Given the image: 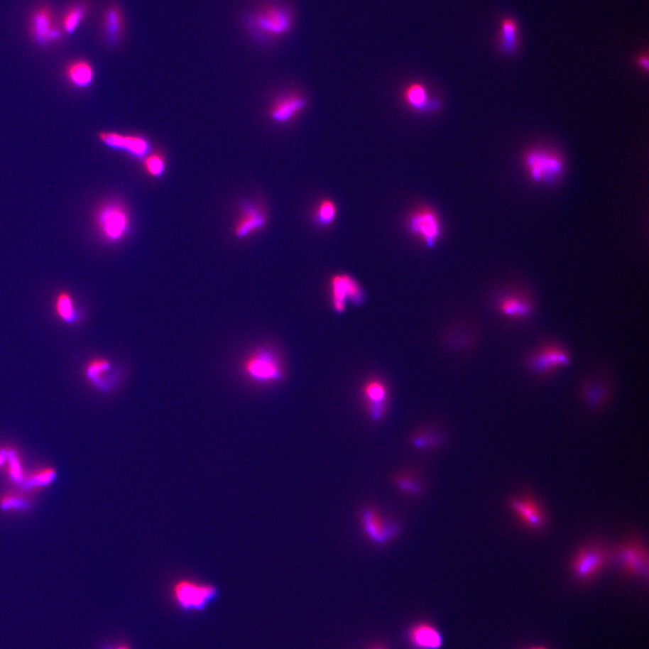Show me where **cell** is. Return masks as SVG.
<instances>
[{
	"label": "cell",
	"mask_w": 649,
	"mask_h": 649,
	"mask_svg": "<svg viewBox=\"0 0 649 649\" xmlns=\"http://www.w3.org/2000/svg\"><path fill=\"white\" fill-rule=\"evenodd\" d=\"M105 649H131V648H130L129 647V645H127L122 644V645H113V647H112V645H109V647H107Z\"/></svg>",
	"instance_id": "obj_36"
},
{
	"label": "cell",
	"mask_w": 649,
	"mask_h": 649,
	"mask_svg": "<svg viewBox=\"0 0 649 649\" xmlns=\"http://www.w3.org/2000/svg\"><path fill=\"white\" fill-rule=\"evenodd\" d=\"M126 29V18L118 4H110L102 13L100 30L103 39L109 45L115 46L121 41Z\"/></svg>",
	"instance_id": "obj_16"
},
{
	"label": "cell",
	"mask_w": 649,
	"mask_h": 649,
	"mask_svg": "<svg viewBox=\"0 0 649 649\" xmlns=\"http://www.w3.org/2000/svg\"><path fill=\"white\" fill-rule=\"evenodd\" d=\"M55 312L60 320L67 324H75L82 319L71 293L63 290L57 294L55 300Z\"/></svg>",
	"instance_id": "obj_23"
},
{
	"label": "cell",
	"mask_w": 649,
	"mask_h": 649,
	"mask_svg": "<svg viewBox=\"0 0 649 649\" xmlns=\"http://www.w3.org/2000/svg\"><path fill=\"white\" fill-rule=\"evenodd\" d=\"M336 204L330 200H323L317 204L313 213V222L320 227L330 226L337 217Z\"/></svg>",
	"instance_id": "obj_27"
},
{
	"label": "cell",
	"mask_w": 649,
	"mask_h": 649,
	"mask_svg": "<svg viewBox=\"0 0 649 649\" xmlns=\"http://www.w3.org/2000/svg\"><path fill=\"white\" fill-rule=\"evenodd\" d=\"M403 99L405 103L418 113L433 112L441 107L440 100L431 99L427 87L420 82L408 85L404 89Z\"/></svg>",
	"instance_id": "obj_19"
},
{
	"label": "cell",
	"mask_w": 649,
	"mask_h": 649,
	"mask_svg": "<svg viewBox=\"0 0 649 649\" xmlns=\"http://www.w3.org/2000/svg\"><path fill=\"white\" fill-rule=\"evenodd\" d=\"M611 557V553L606 547L600 543L585 545L577 552L572 564L573 571L578 579L588 580L599 573Z\"/></svg>",
	"instance_id": "obj_6"
},
{
	"label": "cell",
	"mask_w": 649,
	"mask_h": 649,
	"mask_svg": "<svg viewBox=\"0 0 649 649\" xmlns=\"http://www.w3.org/2000/svg\"><path fill=\"white\" fill-rule=\"evenodd\" d=\"M63 33L50 6L43 5L33 10L29 18V35L38 45L45 46L59 42Z\"/></svg>",
	"instance_id": "obj_5"
},
{
	"label": "cell",
	"mask_w": 649,
	"mask_h": 649,
	"mask_svg": "<svg viewBox=\"0 0 649 649\" xmlns=\"http://www.w3.org/2000/svg\"><path fill=\"white\" fill-rule=\"evenodd\" d=\"M611 555L615 562L628 573L647 577L648 554L640 542H627L616 548Z\"/></svg>",
	"instance_id": "obj_11"
},
{
	"label": "cell",
	"mask_w": 649,
	"mask_h": 649,
	"mask_svg": "<svg viewBox=\"0 0 649 649\" xmlns=\"http://www.w3.org/2000/svg\"><path fill=\"white\" fill-rule=\"evenodd\" d=\"M3 467L5 468L6 474L10 480L18 484H24L26 473L23 467L21 458L16 451L10 450L8 459Z\"/></svg>",
	"instance_id": "obj_29"
},
{
	"label": "cell",
	"mask_w": 649,
	"mask_h": 649,
	"mask_svg": "<svg viewBox=\"0 0 649 649\" xmlns=\"http://www.w3.org/2000/svg\"><path fill=\"white\" fill-rule=\"evenodd\" d=\"M143 170L153 178H160L166 173V157L159 152H151L142 160Z\"/></svg>",
	"instance_id": "obj_28"
},
{
	"label": "cell",
	"mask_w": 649,
	"mask_h": 649,
	"mask_svg": "<svg viewBox=\"0 0 649 649\" xmlns=\"http://www.w3.org/2000/svg\"><path fill=\"white\" fill-rule=\"evenodd\" d=\"M94 222L100 237L112 245L121 242L132 230L129 209L116 200H108L97 209Z\"/></svg>",
	"instance_id": "obj_2"
},
{
	"label": "cell",
	"mask_w": 649,
	"mask_h": 649,
	"mask_svg": "<svg viewBox=\"0 0 649 649\" xmlns=\"http://www.w3.org/2000/svg\"><path fill=\"white\" fill-rule=\"evenodd\" d=\"M173 597L184 611H203L217 597L219 591L213 584L180 579L172 589Z\"/></svg>",
	"instance_id": "obj_4"
},
{
	"label": "cell",
	"mask_w": 649,
	"mask_h": 649,
	"mask_svg": "<svg viewBox=\"0 0 649 649\" xmlns=\"http://www.w3.org/2000/svg\"><path fill=\"white\" fill-rule=\"evenodd\" d=\"M441 442V437L431 433H421L414 438L415 446L418 447H432Z\"/></svg>",
	"instance_id": "obj_33"
},
{
	"label": "cell",
	"mask_w": 649,
	"mask_h": 649,
	"mask_svg": "<svg viewBox=\"0 0 649 649\" xmlns=\"http://www.w3.org/2000/svg\"><path fill=\"white\" fill-rule=\"evenodd\" d=\"M410 641L419 649H438L442 637L436 628L427 623H420L411 628Z\"/></svg>",
	"instance_id": "obj_22"
},
{
	"label": "cell",
	"mask_w": 649,
	"mask_h": 649,
	"mask_svg": "<svg viewBox=\"0 0 649 649\" xmlns=\"http://www.w3.org/2000/svg\"><path fill=\"white\" fill-rule=\"evenodd\" d=\"M525 162L532 179L536 182L553 180L563 170V162L560 157L547 151H532L528 153Z\"/></svg>",
	"instance_id": "obj_10"
},
{
	"label": "cell",
	"mask_w": 649,
	"mask_h": 649,
	"mask_svg": "<svg viewBox=\"0 0 649 649\" xmlns=\"http://www.w3.org/2000/svg\"><path fill=\"white\" fill-rule=\"evenodd\" d=\"M84 376L96 390L109 393L116 389L121 373L113 366L111 361L105 357H95L86 364Z\"/></svg>",
	"instance_id": "obj_8"
},
{
	"label": "cell",
	"mask_w": 649,
	"mask_h": 649,
	"mask_svg": "<svg viewBox=\"0 0 649 649\" xmlns=\"http://www.w3.org/2000/svg\"><path fill=\"white\" fill-rule=\"evenodd\" d=\"M55 471L52 467H45L26 474L24 484L28 487H43L52 483L55 478Z\"/></svg>",
	"instance_id": "obj_30"
},
{
	"label": "cell",
	"mask_w": 649,
	"mask_h": 649,
	"mask_svg": "<svg viewBox=\"0 0 649 649\" xmlns=\"http://www.w3.org/2000/svg\"><path fill=\"white\" fill-rule=\"evenodd\" d=\"M293 24L292 10L277 3L260 6L245 19L247 32L261 42L283 38L292 31Z\"/></svg>",
	"instance_id": "obj_1"
},
{
	"label": "cell",
	"mask_w": 649,
	"mask_h": 649,
	"mask_svg": "<svg viewBox=\"0 0 649 649\" xmlns=\"http://www.w3.org/2000/svg\"><path fill=\"white\" fill-rule=\"evenodd\" d=\"M361 523L368 538L377 545L387 543L399 533V528L396 524L386 520L372 508L362 511Z\"/></svg>",
	"instance_id": "obj_14"
},
{
	"label": "cell",
	"mask_w": 649,
	"mask_h": 649,
	"mask_svg": "<svg viewBox=\"0 0 649 649\" xmlns=\"http://www.w3.org/2000/svg\"><path fill=\"white\" fill-rule=\"evenodd\" d=\"M532 649H543V648H532Z\"/></svg>",
	"instance_id": "obj_38"
},
{
	"label": "cell",
	"mask_w": 649,
	"mask_h": 649,
	"mask_svg": "<svg viewBox=\"0 0 649 649\" xmlns=\"http://www.w3.org/2000/svg\"><path fill=\"white\" fill-rule=\"evenodd\" d=\"M89 6L86 3L80 2L73 4L66 10L62 20V28L65 33L71 35L78 29L79 26L88 15Z\"/></svg>",
	"instance_id": "obj_26"
},
{
	"label": "cell",
	"mask_w": 649,
	"mask_h": 649,
	"mask_svg": "<svg viewBox=\"0 0 649 649\" xmlns=\"http://www.w3.org/2000/svg\"><path fill=\"white\" fill-rule=\"evenodd\" d=\"M408 230L423 241L428 247H434L442 234V224L433 209H420L411 214L407 223Z\"/></svg>",
	"instance_id": "obj_7"
},
{
	"label": "cell",
	"mask_w": 649,
	"mask_h": 649,
	"mask_svg": "<svg viewBox=\"0 0 649 649\" xmlns=\"http://www.w3.org/2000/svg\"><path fill=\"white\" fill-rule=\"evenodd\" d=\"M244 376L254 383L268 386L283 379L282 362L273 349L259 347L246 357L242 364Z\"/></svg>",
	"instance_id": "obj_3"
},
{
	"label": "cell",
	"mask_w": 649,
	"mask_h": 649,
	"mask_svg": "<svg viewBox=\"0 0 649 649\" xmlns=\"http://www.w3.org/2000/svg\"><path fill=\"white\" fill-rule=\"evenodd\" d=\"M373 649H384V648H381V647H376V648H373Z\"/></svg>",
	"instance_id": "obj_37"
},
{
	"label": "cell",
	"mask_w": 649,
	"mask_h": 649,
	"mask_svg": "<svg viewBox=\"0 0 649 649\" xmlns=\"http://www.w3.org/2000/svg\"><path fill=\"white\" fill-rule=\"evenodd\" d=\"M331 295L334 310L342 313L347 303L360 304L363 302L364 293L359 283L349 274H339L331 280Z\"/></svg>",
	"instance_id": "obj_13"
},
{
	"label": "cell",
	"mask_w": 649,
	"mask_h": 649,
	"mask_svg": "<svg viewBox=\"0 0 649 649\" xmlns=\"http://www.w3.org/2000/svg\"><path fill=\"white\" fill-rule=\"evenodd\" d=\"M307 106L305 97L296 92L287 93L276 99L270 107L269 116L276 124L289 123L296 118Z\"/></svg>",
	"instance_id": "obj_15"
},
{
	"label": "cell",
	"mask_w": 649,
	"mask_h": 649,
	"mask_svg": "<svg viewBox=\"0 0 649 649\" xmlns=\"http://www.w3.org/2000/svg\"><path fill=\"white\" fill-rule=\"evenodd\" d=\"M26 505L25 496L19 491H8L0 495V507L4 510H21Z\"/></svg>",
	"instance_id": "obj_31"
},
{
	"label": "cell",
	"mask_w": 649,
	"mask_h": 649,
	"mask_svg": "<svg viewBox=\"0 0 649 649\" xmlns=\"http://www.w3.org/2000/svg\"><path fill=\"white\" fill-rule=\"evenodd\" d=\"M266 224L267 214L262 207L256 203L244 202L240 204L234 235L237 239H246L262 230Z\"/></svg>",
	"instance_id": "obj_12"
},
{
	"label": "cell",
	"mask_w": 649,
	"mask_h": 649,
	"mask_svg": "<svg viewBox=\"0 0 649 649\" xmlns=\"http://www.w3.org/2000/svg\"><path fill=\"white\" fill-rule=\"evenodd\" d=\"M500 310L510 317H526L531 312L530 302L525 298L517 295L505 296L501 300Z\"/></svg>",
	"instance_id": "obj_25"
},
{
	"label": "cell",
	"mask_w": 649,
	"mask_h": 649,
	"mask_svg": "<svg viewBox=\"0 0 649 649\" xmlns=\"http://www.w3.org/2000/svg\"><path fill=\"white\" fill-rule=\"evenodd\" d=\"M396 484L400 490L410 494H418L421 491L420 484L410 475H403L397 478Z\"/></svg>",
	"instance_id": "obj_32"
},
{
	"label": "cell",
	"mask_w": 649,
	"mask_h": 649,
	"mask_svg": "<svg viewBox=\"0 0 649 649\" xmlns=\"http://www.w3.org/2000/svg\"><path fill=\"white\" fill-rule=\"evenodd\" d=\"M65 76L71 85L75 88H88L94 80V68L92 63L86 60H76L66 67Z\"/></svg>",
	"instance_id": "obj_21"
},
{
	"label": "cell",
	"mask_w": 649,
	"mask_h": 649,
	"mask_svg": "<svg viewBox=\"0 0 649 649\" xmlns=\"http://www.w3.org/2000/svg\"><path fill=\"white\" fill-rule=\"evenodd\" d=\"M510 506L528 527L540 530L545 526L546 517L540 504L528 495L515 497L510 501Z\"/></svg>",
	"instance_id": "obj_17"
},
{
	"label": "cell",
	"mask_w": 649,
	"mask_h": 649,
	"mask_svg": "<svg viewBox=\"0 0 649 649\" xmlns=\"http://www.w3.org/2000/svg\"><path fill=\"white\" fill-rule=\"evenodd\" d=\"M638 65L641 66L642 68L645 69V71H648L649 68V61L648 55H642L638 58Z\"/></svg>",
	"instance_id": "obj_35"
},
{
	"label": "cell",
	"mask_w": 649,
	"mask_h": 649,
	"mask_svg": "<svg viewBox=\"0 0 649 649\" xmlns=\"http://www.w3.org/2000/svg\"><path fill=\"white\" fill-rule=\"evenodd\" d=\"M569 361V356L561 347H547L535 354L530 364L536 372L547 373L555 368L567 366Z\"/></svg>",
	"instance_id": "obj_20"
},
{
	"label": "cell",
	"mask_w": 649,
	"mask_h": 649,
	"mask_svg": "<svg viewBox=\"0 0 649 649\" xmlns=\"http://www.w3.org/2000/svg\"><path fill=\"white\" fill-rule=\"evenodd\" d=\"M363 393L371 418L376 421L383 419L388 399L386 384L380 380H370L364 386Z\"/></svg>",
	"instance_id": "obj_18"
},
{
	"label": "cell",
	"mask_w": 649,
	"mask_h": 649,
	"mask_svg": "<svg viewBox=\"0 0 649 649\" xmlns=\"http://www.w3.org/2000/svg\"><path fill=\"white\" fill-rule=\"evenodd\" d=\"M99 138L103 145L121 151L135 159L142 160L153 152L149 140L143 136L107 131L100 133Z\"/></svg>",
	"instance_id": "obj_9"
},
{
	"label": "cell",
	"mask_w": 649,
	"mask_h": 649,
	"mask_svg": "<svg viewBox=\"0 0 649 649\" xmlns=\"http://www.w3.org/2000/svg\"><path fill=\"white\" fill-rule=\"evenodd\" d=\"M10 450L0 448V468L4 467L6 459H8Z\"/></svg>",
	"instance_id": "obj_34"
},
{
	"label": "cell",
	"mask_w": 649,
	"mask_h": 649,
	"mask_svg": "<svg viewBox=\"0 0 649 649\" xmlns=\"http://www.w3.org/2000/svg\"><path fill=\"white\" fill-rule=\"evenodd\" d=\"M520 33L517 22L513 18H506L501 21L499 33V48L504 55H513L520 43Z\"/></svg>",
	"instance_id": "obj_24"
}]
</instances>
